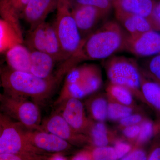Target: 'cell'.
<instances>
[{
	"label": "cell",
	"mask_w": 160,
	"mask_h": 160,
	"mask_svg": "<svg viewBox=\"0 0 160 160\" xmlns=\"http://www.w3.org/2000/svg\"><path fill=\"white\" fill-rule=\"evenodd\" d=\"M65 74L58 69L50 77L43 78L30 72L17 71L9 66L2 69L0 75L3 94L15 98H23L42 105L54 93Z\"/></svg>",
	"instance_id": "1"
},
{
	"label": "cell",
	"mask_w": 160,
	"mask_h": 160,
	"mask_svg": "<svg viewBox=\"0 0 160 160\" xmlns=\"http://www.w3.org/2000/svg\"><path fill=\"white\" fill-rule=\"evenodd\" d=\"M127 35L118 23L109 21L83 38L79 49L72 58L77 64L85 60L109 58L124 50Z\"/></svg>",
	"instance_id": "2"
},
{
	"label": "cell",
	"mask_w": 160,
	"mask_h": 160,
	"mask_svg": "<svg viewBox=\"0 0 160 160\" xmlns=\"http://www.w3.org/2000/svg\"><path fill=\"white\" fill-rule=\"evenodd\" d=\"M105 64L110 82L126 87L135 97L147 105L141 88V70L136 61L124 56L110 57Z\"/></svg>",
	"instance_id": "3"
},
{
	"label": "cell",
	"mask_w": 160,
	"mask_h": 160,
	"mask_svg": "<svg viewBox=\"0 0 160 160\" xmlns=\"http://www.w3.org/2000/svg\"><path fill=\"white\" fill-rule=\"evenodd\" d=\"M56 10L53 25L66 61L77 53L83 38L72 14L70 1L59 0Z\"/></svg>",
	"instance_id": "4"
},
{
	"label": "cell",
	"mask_w": 160,
	"mask_h": 160,
	"mask_svg": "<svg viewBox=\"0 0 160 160\" xmlns=\"http://www.w3.org/2000/svg\"><path fill=\"white\" fill-rule=\"evenodd\" d=\"M0 111L27 129L40 130L42 120L39 105L29 99L2 93Z\"/></svg>",
	"instance_id": "5"
},
{
	"label": "cell",
	"mask_w": 160,
	"mask_h": 160,
	"mask_svg": "<svg viewBox=\"0 0 160 160\" xmlns=\"http://www.w3.org/2000/svg\"><path fill=\"white\" fill-rule=\"evenodd\" d=\"M0 124L3 131L0 137V154L33 152L48 155L36 148L25 137L23 126L0 111Z\"/></svg>",
	"instance_id": "6"
},
{
	"label": "cell",
	"mask_w": 160,
	"mask_h": 160,
	"mask_svg": "<svg viewBox=\"0 0 160 160\" xmlns=\"http://www.w3.org/2000/svg\"><path fill=\"white\" fill-rule=\"evenodd\" d=\"M40 130L56 135L73 146L82 147L89 145L88 137L74 130L57 112L42 122Z\"/></svg>",
	"instance_id": "7"
},
{
	"label": "cell",
	"mask_w": 160,
	"mask_h": 160,
	"mask_svg": "<svg viewBox=\"0 0 160 160\" xmlns=\"http://www.w3.org/2000/svg\"><path fill=\"white\" fill-rule=\"evenodd\" d=\"M57 107V112L61 114L74 130L86 135L92 120L86 115V107L81 99L70 98Z\"/></svg>",
	"instance_id": "8"
},
{
	"label": "cell",
	"mask_w": 160,
	"mask_h": 160,
	"mask_svg": "<svg viewBox=\"0 0 160 160\" xmlns=\"http://www.w3.org/2000/svg\"><path fill=\"white\" fill-rule=\"evenodd\" d=\"M25 137L32 146L48 154L70 151L73 146L54 134L38 129H29L23 126Z\"/></svg>",
	"instance_id": "9"
},
{
	"label": "cell",
	"mask_w": 160,
	"mask_h": 160,
	"mask_svg": "<svg viewBox=\"0 0 160 160\" xmlns=\"http://www.w3.org/2000/svg\"><path fill=\"white\" fill-rule=\"evenodd\" d=\"M124 50L140 57H152L160 53V33L152 30L136 36L128 34Z\"/></svg>",
	"instance_id": "10"
},
{
	"label": "cell",
	"mask_w": 160,
	"mask_h": 160,
	"mask_svg": "<svg viewBox=\"0 0 160 160\" xmlns=\"http://www.w3.org/2000/svg\"><path fill=\"white\" fill-rule=\"evenodd\" d=\"M71 12L83 38L94 31L101 20L108 15L102 10L89 6H71Z\"/></svg>",
	"instance_id": "11"
},
{
	"label": "cell",
	"mask_w": 160,
	"mask_h": 160,
	"mask_svg": "<svg viewBox=\"0 0 160 160\" xmlns=\"http://www.w3.org/2000/svg\"><path fill=\"white\" fill-rule=\"evenodd\" d=\"M59 0H30L22 12L30 30L45 22L48 15L57 8Z\"/></svg>",
	"instance_id": "12"
},
{
	"label": "cell",
	"mask_w": 160,
	"mask_h": 160,
	"mask_svg": "<svg viewBox=\"0 0 160 160\" xmlns=\"http://www.w3.org/2000/svg\"><path fill=\"white\" fill-rule=\"evenodd\" d=\"M86 135L89 140V145L105 146L113 145L119 138L117 132L110 129L104 122L92 120Z\"/></svg>",
	"instance_id": "13"
},
{
	"label": "cell",
	"mask_w": 160,
	"mask_h": 160,
	"mask_svg": "<svg viewBox=\"0 0 160 160\" xmlns=\"http://www.w3.org/2000/svg\"><path fill=\"white\" fill-rule=\"evenodd\" d=\"M117 19L126 29L128 34L134 37L153 30L151 24L146 18L115 9Z\"/></svg>",
	"instance_id": "14"
},
{
	"label": "cell",
	"mask_w": 160,
	"mask_h": 160,
	"mask_svg": "<svg viewBox=\"0 0 160 160\" xmlns=\"http://www.w3.org/2000/svg\"><path fill=\"white\" fill-rule=\"evenodd\" d=\"M6 60L11 69L20 71L29 72L31 51L19 43L6 52Z\"/></svg>",
	"instance_id": "15"
},
{
	"label": "cell",
	"mask_w": 160,
	"mask_h": 160,
	"mask_svg": "<svg viewBox=\"0 0 160 160\" xmlns=\"http://www.w3.org/2000/svg\"><path fill=\"white\" fill-rule=\"evenodd\" d=\"M56 61L46 52L31 50L29 72L38 77L46 78L53 75Z\"/></svg>",
	"instance_id": "16"
},
{
	"label": "cell",
	"mask_w": 160,
	"mask_h": 160,
	"mask_svg": "<svg viewBox=\"0 0 160 160\" xmlns=\"http://www.w3.org/2000/svg\"><path fill=\"white\" fill-rule=\"evenodd\" d=\"M157 0H115L112 5L115 9L138 15L149 21Z\"/></svg>",
	"instance_id": "17"
},
{
	"label": "cell",
	"mask_w": 160,
	"mask_h": 160,
	"mask_svg": "<svg viewBox=\"0 0 160 160\" xmlns=\"http://www.w3.org/2000/svg\"><path fill=\"white\" fill-rule=\"evenodd\" d=\"M83 66L82 76L76 82L82 87L88 96L94 93L102 86V71L98 66L94 64H85Z\"/></svg>",
	"instance_id": "18"
},
{
	"label": "cell",
	"mask_w": 160,
	"mask_h": 160,
	"mask_svg": "<svg viewBox=\"0 0 160 160\" xmlns=\"http://www.w3.org/2000/svg\"><path fill=\"white\" fill-rule=\"evenodd\" d=\"M141 88L147 105L160 113V83L148 79L141 71Z\"/></svg>",
	"instance_id": "19"
},
{
	"label": "cell",
	"mask_w": 160,
	"mask_h": 160,
	"mask_svg": "<svg viewBox=\"0 0 160 160\" xmlns=\"http://www.w3.org/2000/svg\"><path fill=\"white\" fill-rule=\"evenodd\" d=\"M0 17L11 27L23 43L24 39L20 23V15L8 0H0Z\"/></svg>",
	"instance_id": "20"
},
{
	"label": "cell",
	"mask_w": 160,
	"mask_h": 160,
	"mask_svg": "<svg viewBox=\"0 0 160 160\" xmlns=\"http://www.w3.org/2000/svg\"><path fill=\"white\" fill-rule=\"evenodd\" d=\"M85 106L91 119L104 122L107 119L108 99L102 95L95 96L88 99Z\"/></svg>",
	"instance_id": "21"
},
{
	"label": "cell",
	"mask_w": 160,
	"mask_h": 160,
	"mask_svg": "<svg viewBox=\"0 0 160 160\" xmlns=\"http://www.w3.org/2000/svg\"><path fill=\"white\" fill-rule=\"evenodd\" d=\"M45 52L52 57L56 62L65 61L59 40L53 24L46 23Z\"/></svg>",
	"instance_id": "22"
},
{
	"label": "cell",
	"mask_w": 160,
	"mask_h": 160,
	"mask_svg": "<svg viewBox=\"0 0 160 160\" xmlns=\"http://www.w3.org/2000/svg\"><path fill=\"white\" fill-rule=\"evenodd\" d=\"M106 92L108 98L135 109L136 108L134 96L126 87L110 82L106 87Z\"/></svg>",
	"instance_id": "23"
},
{
	"label": "cell",
	"mask_w": 160,
	"mask_h": 160,
	"mask_svg": "<svg viewBox=\"0 0 160 160\" xmlns=\"http://www.w3.org/2000/svg\"><path fill=\"white\" fill-rule=\"evenodd\" d=\"M140 125L139 134L133 145L144 146L149 143L160 131V121L155 123L147 118Z\"/></svg>",
	"instance_id": "24"
},
{
	"label": "cell",
	"mask_w": 160,
	"mask_h": 160,
	"mask_svg": "<svg viewBox=\"0 0 160 160\" xmlns=\"http://www.w3.org/2000/svg\"><path fill=\"white\" fill-rule=\"evenodd\" d=\"M23 43L11 27L0 19V53L4 52L17 43Z\"/></svg>",
	"instance_id": "25"
},
{
	"label": "cell",
	"mask_w": 160,
	"mask_h": 160,
	"mask_svg": "<svg viewBox=\"0 0 160 160\" xmlns=\"http://www.w3.org/2000/svg\"><path fill=\"white\" fill-rule=\"evenodd\" d=\"M46 22L30 30L28 44L32 50L45 52L46 40Z\"/></svg>",
	"instance_id": "26"
},
{
	"label": "cell",
	"mask_w": 160,
	"mask_h": 160,
	"mask_svg": "<svg viewBox=\"0 0 160 160\" xmlns=\"http://www.w3.org/2000/svg\"><path fill=\"white\" fill-rule=\"evenodd\" d=\"M89 160H118L113 146H85Z\"/></svg>",
	"instance_id": "27"
},
{
	"label": "cell",
	"mask_w": 160,
	"mask_h": 160,
	"mask_svg": "<svg viewBox=\"0 0 160 160\" xmlns=\"http://www.w3.org/2000/svg\"><path fill=\"white\" fill-rule=\"evenodd\" d=\"M107 99V119L112 122H118L123 118L133 113L134 108L120 104L108 98Z\"/></svg>",
	"instance_id": "28"
},
{
	"label": "cell",
	"mask_w": 160,
	"mask_h": 160,
	"mask_svg": "<svg viewBox=\"0 0 160 160\" xmlns=\"http://www.w3.org/2000/svg\"><path fill=\"white\" fill-rule=\"evenodd\" d=\"M140 70L146 77L160 83V53L152 56L145 62L144 69Z\"/></svg>",
	"instance_id": "29"
},
{
	"label": "cell",
	"mask_w": 160,
	"mask_h": 160,
	"mask_svg": "<svg viewBox=\"0 0 160 160\" xmlns=\"http://www.w3.org/2000/svg\"><path fill=\"white\" fill-rule=\"evenodd\" d=\"M72 6H89L102 10L108 15L113 6L109 0H69Z\"/></svg>",
	"instance_id": "30"
},
{
	"label": "cell",
	"mask_w": 160,
	"mask_h": 160,
	"mask_svg": "<svg viewBox=\"0 0 160 160\" xmlns=\"http://www.w3.org/2000/svg\"><path fill=\"white\" fill-rule=\"evenodd\" d=\"M47 155L33 152L5 153L0 154V160H46Z\"/></svg>",
	"instance_id": "31"
},
{
	"label": "cell",
	"mask_w": 160,
	"mask_h": 160,
	"mask_svg": "<svg viewBox=\"0 0 160 160\" xmlns=\"http://www.w3.org/2000/svg\"><path fill=\"white\" fill-rule=\"evenodd\" d=\"M146 118H147L145 116L141 113H132L119 120L118 128L121 130L127 126L140 125Z\"/></svg>",
	"instance_id": "32"
},
{
	"label": "cell",
	"mask_w": 160,
	"mask_h": 160,
	"mask_svg": "<svg viewBox=\"0 0 160 160\" xmlns=\"http://www.w3.org/2000/svg\"><path fill=\"white\" fill-rule=\"evenodd\" d=\"M118 159H121L129 152L133 147V144L129 142L126 139L120 138L113 144Z\"/></svg>",
	"instance_id": "33"
},
{
	"label": "cell",
	"mask_w": 160,
	"mask_h": 160,
	"mask_svg": "<svg viewBox=\"0 0 160 160\" xmlns=\"http://www.w3.org/2000/svg\"><path fill=\"white\" fill-rule=\"evenodd\" d=\"M143 146L133 145L131 150L123 157L122 160H147L148 153L143 148Z\"/></svg>",
	"instance_id": "34"
},
{
	"label": "cell",
	"mask_w": 160,
	"mask_h": 160,
	"mask_svg": "<svg viewBox=\"0 0 160 160\" xmlns=\"http://www.w3.org/2000/svg\"><path fill=\"white\" fill-rule=\"evenodd\" d=\"M121 130L122 131L124 139L133 145L139 134L140 125H135L127 126Z\"/></svg>",
	"instance_id": "35"
},
{
	"label": "cell",
	"mask_w": 160,
	"mask_h": 160,
	"mask_svg": "<svg viewBox=\"0 0 160 160\" xmlns=\"http://www.w3.org/2000/svg\"><path fill=\"white\" fill-rule=\"evenodd\" d=\"M154 138V141L148 153L147 160H160V130Z\"/></svg>",
	"instance_id": "36"
},
{
	"label": "cell",
	"mask_w": 160,
	"mask_h": 160,
	"mask_svg": "<svg viewBox=\"0 0 160 160\" xmlns=\"http://www.w3.org/2000/svg\"><path fill=\"white\" fill-rule=\"evenodd\" d=\"M160 17V0H157L155 5L154 9L150 18L149 20V23L151 24L153 30V27Z\"/></svg>",
	"instance_id": "37"
},
{
	"label": "cell",
	"mask_w": 160,
	"mask_h": 160,
	"mask_svg": "<svg viewBox=\"0 0 160 160\" xmlns=\"http://www.w3.org/2000/svg\"><path fill=\"white\" fill-rule=\"evenodd\" d=\"M12 6L18 11L20 15L22 14L27 4L30 0H8Z\"/></svg>",
	"instance_id": "38"
},
{
	"label": "cell",
	"mask_w": 160,
	"mask_h": 160,
	"mask_svg": "<svg viewBox=\"0 0 160 160\" xmlns=\"http://www.w3.org/2000/svg\"><path fill=\"white\" fill-rule=\"evenodd\" d=\"M69 158L66 156L65 152H57L47 155L46 160H67Z\"/></svg>",
	"instance_id": "39"
},
{
	"label": "cell",
	"mask_w": 160,
	"mask_h": 160,
	"mask_svg": "<svg viewBox=\"0 0 160 160\" xmlns=\"http://www.w3.org/2000/svg\"><path fill=\"white\" fill-rule=\"evenodd\" d=\"M153 30L156 31H160V17L153 27Z\"/></svg>",
	"instance_id": "40"
},
{
	"label": "cell",
	"mask_w": 160,
	"mask_h": 160,
	"mask_svg": "<svg viewBox=\"0 0 160 160\" xmlns=\"http://www.w3.org/2000/svg\"><path fill=\"white\" fill-rule=\"evenodd\" d=\"M3 129L2 127V125L0 124V137H1V135L2 134V132Z\"/></svg>",
	"instance_id": "41"
},
{
	"label": "cell",
	"mask_w": 160,
	"mask_h": 160,
	"mask_svg": "<svg viewBox=\"0 0 160 160\" xmlns=\"http://www.w3.org/2000/svg\"><path fill=\"white\" fill-rule=\"evenodd\" d=\"M109 1H110V2H111L112 3H113V2H114L115 1V0H109Z\"/></svg>",
	"instance_id": "42"
}]
</instances>
